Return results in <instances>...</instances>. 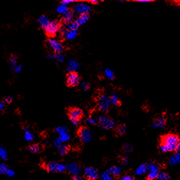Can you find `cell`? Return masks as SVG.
Returning <instances> with one entry per match:
<instances>
[{"label":"cell","instance_id":"cell-25","mask_svg":"<svg viewBox=\"0 0 180 180\" xmlns=\"http://www.w3.org/2000/svg\"><path fill=\"white\" fill-rule=\"evenodd\" d=\"M111 103L112 104H113L114 105L117 106V107H120V106L122 105L121 101L118 99V97H117L115 94L112 95V96L111 97Z\"/></svg>","mask_w":180,"mask_h":180},{"label":"cell","instance_id":"cell-50","mask_svg":"<svg viewBox=\"0 0 180 180\" xmlns=\"http://www.w3.org/2000/svg\"><path fill=\"white\" fill-rule=\"evenodd\" d=\"M0 112H1V110H0Z\"/></svg>","mask_w":180,"mask_h":180},{"label":"cell","instance_id":"cell-8","mask_svg":"<svg viewBox=\"0 0 180 180\" xmlns=\"http://www.w3.org/2000/svg\"><path fill=\"white\" fill-rule=\"evenodd\" d=\"M111 103V97H109L107 94L101 95L98 103L99 110L103 112H107Z\"/></svg>","mask_w":180,"mask_h":180},{"label":"cell","instance_id":"cell-43","mask_svg":"<svg viewBox=\"0 0 180 180\" xmlns=\"http://www.w3.org/2000/svg\"><path fill=\"white\" fill-rule=\"evenodd\" d=\"M77 63H76L75 61H71L70 63H69V67H70V68H73V69H77Z\"/></svg>","mask_w":180,"mask_h":180},{"label":"cell","instance_id":"cell-49","mask_svg":"<svg viewBox=\"0 0 180 180\" xmlns=\"http://www.w3.org/2000/svg\"><path fill=\"white\" fill-rule=\"evenodd\" d=\"M3 107H4L3 103H1V102H0V110H1Z\"/></svg>","mask_w":180,"mask_h":180},{"label":"cell","instance_id":"cell-24","mask_svg":"<svg viewBox=\"0 0 180 180\" xmlns=\"http://www.w3.org/2000/svg\"><path fill=\"white\" fill-rule=\"evenodd\" d=\"M79 23H77V21H73L72 23H71L69 25L67 26V29L70 31H77V30L79 29Z\"/></svg>","mask_w":180,"mask_h":180},{"label":"cell","instance_id":"cell-1","mask_svg":"<svg viewBox=\"0 0 180 180\" xmlns=\"http://www.w3.org/2000/svg\"><path fill=\"white\" fill-rule=\"evenodd\" d=\"M180 146V136L174 133H168L160 138L159 151L161 152L178 151Z\"/></svg>","mask_w":180,"mask_h":180},{"label":"cell","instance_id":"cell-44","mask_svg":"<svg viewBox=\"0 0 180 180\" xmlns=\"http://www.w3.org/2000/svg\"><path fill=\"white\" fill-rule=\"evenodd\" d=\"M7 174L9 177H13L15 175V172H14V171L12 170H9L7 174Z\"/></svg>","mask_w":180,"mask_h":180},{"label":"cell","instance_id":"cell-38","mask_svg":"<svg viewBox=\"0 0 180 180\" xmlns=\"http://www.w3.org/2000/svg\"><path fill=\"white\" fill-rule=\"evenodd\" d=\"M55 145L56 146L58 147V148H60V147L62 146V141L59 139V138H56L55 140Z\"/></svg>","mask_w":180,"mask_h":180},{"label":"cell","instance_id":"cell-18","mask_svg":"<svg viewBox=\"0 0 180 180\" xmlns=\"http://www.w3.org/2000/svg\"><path fill=\"white\" fill-rule=\"evenodd\" d=\"M148 172V164H143L138 166L136 170V174L137 175H142Z\"/></svg>","mask_w":180,"mask_h":180},{"label":"cell","instance_id":"cell-42","mask_svg":"<svg viewBox=\"0 0 180 180\" xmlns=\"http://www.w3.org/2000/svg\"><path fill=\"white\" fill-rule=\"evenodd\" d=\"M75 0H64V1L61 2V4H70V3H73V2H75Z\"/></svg>","mask_w":180,"mask_h":180},{"label":"cell","instance_id":"cell-37","mask_svg":"<svg viewBox=\"0 0 180 180\" xmlns=\"http://www.w3.org/2000/svg\"><path fill=\"white\" fill-rule=\"evenodd\" d=\"M120 180H135V178L131 175H125L121 177Z\"/></svg>","mask_w":180,"mask_h":180},{"label":"cell","instance_id":"cell-27","mask_svg":"<svg viewBox=\"0 0 180 180\" xmlns=\"http://www.w3.org/2000/svg\"><path fill=\"white\" fill-rule=\"evenodd\" d=\"M170 179V175L166 172H160L158 175L157 180H168Z\"/></svg>","mask_w":180,"mask_h":180},{"label":"cell","instance_id":"cell-20","mask_svg":"<svg viewBox=\"0 0 180 180\" xmlns=\"http://www.w3.org/2000/svg\"><path fill=\"white\" fill-rule=\"evenodd\" d=\"M126 132V126L125 125H119L115 128V134L117 136H123Z\"/></svg>","mask_w":180,"mask_h":180},{"label":"cell","instance_id":"cell-2","mask_svg":"<svg viewBox=\"0 0 180 180\" xmlns=\"http://www.w3.org/2000/svg\"><path fill=\"white\" fill-rule=\"evenodd\" d=\"M61 27V22L56 19V20L50 22L48 25L43 28V30H44V32L47 38L48 39H52L56 36L58 31H60Z\"/></svg>","mask_w":180,"mask_h":180},{"label":"cell","instance_id":"cell-32","mask_svg":"<svg viewBox=\"0 0 180 180\" xmlns=\"http://www.w3.org/2000/svg\"><path fill=\"white\" fill-rule=\"evenodd\" d=\"M105 73L106 77H107L109 79H110V80L114 79V78H115L114 73L111 70H110V69H106L105 71Z\"/></svg>","mask_w":180,"mask_h":180},{"label":"cell","instance_id":"cell-9","mask_svg":"<svg viewBox=\"0 0 180 180\" xmlns=\"http://www.w3.org/2000/svg\"><path fill=\"white\" fill-rule=\"evenodd\" d=\"M47 43L49 45V47L52 49V51L55 53H61L64 48L62 43H61L57 40H53V39H48Z\"/></svg>","mask_w":180,"mask_h":180},{"label":"cell","instance_id":"cell-11","mask_svg":"<svg viewBox=\"0 0 180 180\" xmlns=\"http://www.w3.org/2000/svg\"><path fill=\"white\" fill-rule=\"evenodd\" d=\"M84 177L86 180H96L98 179V171L94 167H87L84 170Z\"/></svg>","mask_w":180,"mask_h":180},{"label":"cell","instance_id":"cell-6","mask_svg":"<svg viewBox=\"0 0 180 180\" xmlns=\"http://www.w3.org/2000/svg\"><path fill=\"white\" fill-rule=\"evenodd\" d=\"M77 134L82 143H88L92 140V134L87 127H79L77 131Z\"/></svg>","mask_w":180,"mask_h":180},{"label":"cell","instance_id":"cell-13","mask_svg":"<svg viewBox=\"0 0 180 180\" xmlns=\"http://www.w3.org/2000/svg\"><path fill=\"white\" fill-rule=\"evenodd\" d=\"M66 171L73 176H78L80 173V166L77 163H69L66 166Z\"/></svg>","mask_w":180,"mask_h":180},{"label":"cell","instance_id":"cell-39","mask_svg":"<svg viewBox=\"0 0 180 180\" xmlns=\"http://www.w3.org/2000/svg\"><path fill=\"white\" fill-rule=\"evenodd\" d=\"M128 161H129V160H128V156H123V157H122V162H123V164H127L128 163Z\"/></svg>","mask_w":180,"mask_h":180},{"label":"cell","instance_id":"cell-5","mask_svg":"<svg viewBox=\"0 0 180 180\" xmlns=\"http://www.w3.org/2000/svg\"><path fill=\"white\" fill-rule=\"evenodd\" d=\"M81 80L82 78L77 71H70L66 76V84L68 87L77 86L81 82Z\"/></svg>","mask_w":180,"mask_h":180},{"label":"cell","instance_id":"cell-34","mask_svg":"<svg viewBox=\"0 0 180 180\" xmlns=\"http://www.w3.org/2000/svg\"><path fill=\"white\" fill-rule=\"evenodd\" d=\"M67 10H68V8H67V6L66 5H64V4H61V5L58 6L57 8L58 12L59 13H61V14H64Z\"/></svg>","mask_w":180,"mask_h":180},{"label":"cell","instance_id":"cell-40","mask_svg":"<svg viewBox=\"0 0 180 180\" xmlns=\"http://www.w3.org/2000/svg\"><path fill=\"white\" fill-rule=\"evenodd\" d=\"M4 103H6L7 104H10L13 101V98L12 97H6L4 99Z\"/></svg>","mask_w":180,"mask_h":180},{"label":"cell","instance_id":"cell-3","mask_svg":"<svg viewBox=\"0 0 180 180\" xmlns=\"http://www.w3.org/2000/svg\"><path fill=\"white\" fill-rule=\"evenodd\" d=\"M67 115L69 116V120L73 125H77L79 124L80 121L83 118L84 112L80 108L69 107L67 110Z\"/></svg>","mask_w":180,"mask_h":180},{"label":"cell","instance_id":"cell-17","mask_svg":"<svg viewBox=\"0 0 180 180\" xmlns=\"http://www.w3.org/2000/svg\"><path fill=\"white\" fill-rule=\"evenodd\" d=\"M121 171H122V169H121L120 166H112L111 168H110V170H107V172H109L112 176L118 177L120 174Z\"/></svg>","mask_w":180,"mask_h":180},{"label":"cell","instance_id":"cell-36","mask_svg":"<svg viewBox=\"0 0 180 180\" xmlns=\"http://www.w3.org/2000/svg\"><path fill=\"white\" fill-rule=\"evenodd\" d=\"M123 149L125 152H130L132 150V146L130 144H125L123 146Z\"/></svg>","mask_w":180,"mask_h":180},{"label":"cell","instance_id":"cell-48","mask_svg":"<svg viewBox=\"0 0 180 180\" xmlns=\"http://www.w3.org/2000/svg\"><path fill=\"white\" fill-rule=\"evenodd\" d=\"M136 2H151L153 1L152 0H137Z\"/></svg>","mask_w":180,"mask_h":180},{"label":"cell","instance_id":"cell-22","mask_svg":"<svg viewBox=\"0 0 180 180\" xmlns=\"http://www.w3.org/2000/svg\"><path fill=\"white\" fill-rule=\"evenodd\" d=\"M70 151V146L69 145H62L60 147L59 149H58V151H59V154L61 156H65L66 155L67 153L69 152Z\"/></svg>","mask_w":180,"mask_h":180},{"label":"cell","instance_id":"cell-47","mask_svg":"<svg viewBox=\"0 0 180 180\" xmlns=\"http://www.w3.org/2000/svg\"><path fill=\"white\" fill-rule=\"evenodd\" d=\"M99 1L98 0H90V1H89V3H91L92 4H99Z\"/></svg>","mask_w":180,"mask_h":180},{"label":"cell","instance_id":"cell-4","mask_svg":"<svg viewBox=\"0 0 180 180\" xmlns=\"http://www.w3.org/2000/svg\"><path fill=\"white\" fill-rule=\"evenodd\" d=\"M42 167L48 172H64L66 166L61 163L56 161H48L42 164Z\"/></svg>","mask_w":180,"mask_h":180},{"label":"cell","instance_id":"cell-30","mask_svg":"<svg viewBox=\"0 0 180 180\" xmlns=\"http://www.w3.org/2000/svg\"><path fill=\"white\" fill-rule=\"evenodd\" d=\"M59 139L61 140L62 142L64 141H67L69 139V133H68V131L67 132H65V133H63L61 134H60L59 135Z\"/></svg>","mask_w":180,"mask_h":180},{"label":"cell","instance_id":"cell-19","mask_svg":"<svg viewBox=\"0 0 180 180\" xmlns=\"http://www.w3.org/2000/svg\"><path fill=\"white\" fill-rule=\"evenodd\" d=\"M180 162V153L176 152L171 157L170 164V165H176Z\"/></svg>","mask_w":180,"mask_h":180},{"label":"cell","instance_id":"cell-26","mask_svg":"<svg viewBox=\"0 0 180 180\" xmlns=\"http://www.w3.org/2000/svg\"><path fill=\"white\" fill-rule=\"evenodd\" d=\"M9 170L10 169H9L8 166L6 164H0V174H6Z\"/></svg>","mask_w":180,"mask_h":180},{"label":"cell","instance_id":"cell-23","mask_svg":"<svg viewBox=\"0 0 180 180\" xmlns=\"http://www.w3.org/2000/svg\"><path fill=\"white\" fill-rule=\"evenodd\" d=\"M160 166L156 163H151L148 164V172H159Z\"/></svg>","mask_w":180,"mask_h":180},{"label":"cell","instance_id":"cell-33","mask_svg":"<svg viewBox=\"0 0 180 180\" xmlns=\"http://www.w3.org/2000/svg\"><path fill=\"white\" fill-rule=\"evenodd\" d=\"M0 157L2 158V159H6L7 158V153H6V151L4 148H0Z\"/></svg>","mask_w":180,"mask_h":180},{"label":"cell","instance_id":"cell-41","mask_svg":"<svg viewBox=\"0 0 180 180\" xmlns=\"http://www.w3.org/2000/svg\"><path fill=\"white\" fill-rule=\"evenodd\" d=\"M86 122L89 123H90V124H92V125H97V121L94 120V119H92V118H89L86 120Z\"/></svg>","mask_w":180,"mask_h":180},{"label":"cell","instance_id":"cell-7","mask_svg":"<svg viewBox=\"0 0 180 180\" xmlns=\"http://www.w3.org/2000/svg\"><path fill=\"white\" fill-rule=\"evenodd\" d=\"M99 127L105 130L112 129L116 126V122L112 118L107 116L99 117L98 120V123Z\"/></svg>","mask_w":180,"mask_h":180},{"label":"cell","instance_id":"cell-12","mask_svg":"<svg viewBox=\"0 0 180 180\" xmlns=\"http://www.w3.org/2000/svg\"><path fill=\"white\" fill-rule=\"evenodd\" d=\"M73 15H74V12H73L72 8L68 9V10L62 15L61 22L63 24L68 25L71 23H72L73 21Z\"/></svg>","mask_w":180,"mask_h":180},{"label":"cell","instance_id":"cell-15","mask_svg":"<svg viewBox=\"0 0 180 180\" xmlns=\"http://www.w3.org/2000/svg\"><path fill=\"white\" fill-rule=\"evenodd\" d=\"M27 150L32 153H38L43 150L42 146L39 144H34L27 147Z\"/></svg>","mask_w":180,"mask_h":180},{"label":"cell","instance_id":"cell-35","mask_svg":"<svg viewBox=\"0 0 180 180\" xmlns=\"http://www.w3.org/2000/svg\"><path fill=\"white\" fill-rule=\"evenodd\" d=\"M10 63H11V66H15V65L17 64V57L14 55H12L10 57Z\"/></svg>","mask_w":180,"mask_h":180},{"label":"cell","instance_id":"cell-28","mask_svg":"<svg viewBox=\"0 0 180 180\" xmlns=\"http://www.w3.org/2000/svg\"><path fill=\"white\" fill-rule=\"evenodd\" d=\"M159 172H149V174L147 175L146 179L147 180H155L157 179L158 175Z\"/></svg>","mask_w":180,"mask_h":180},{"label":"cell","instance_id":"cell-10","mask_svg":"<svg viewBox=\"0 0 180 180\" xmlns=\"http://www.w3.org/2000/svg\"><path fill=\"white\" fill-rule=\"evenodd\" d=\"M72 10H73V12L76 13H78V14L81 15V14H84V13H87L89 14L91 11H92V9L88 4H86L85 3H78L77 4H75L73 6V7L72 8Z\"/></svg>","mask_w":180,"mask_h":180},{"label":"cell","instance_id":"cell-31","mask_svg":"<svg viewBox=\"0 0 180 180\" xmlns=\"http://www.w3.org/2000/svg\"><path fill=\"white\" fill-rule=\"evenodd\" d=\"M25 139L27 141H30L33 139V136L32 134L30 133V131H28V130L26 129L25 132Z\"/></svg>","mask_w":180,"mask_h":180},{"label":"cell","instance_id":"cell-16","mask_svg":"<svg viewBox=\"0 0 180 180\" xmlns=\"http://www.w3.org/2000/svg\"><path fill=\"white\" fill-rule=\"evenodd\" d=\"M89 19H90V14H87V13H84V14H81L79 15L78 17L76 19V21L79 23V25H84L85 24L86 22H88Z\"/></svg>","mask_w":180,"mask_h":180},{"label":"cell","instance_id":"cell-46","mask_svg":"<svg viewBox=\"0 0 180 180\" xmlns=\"http://www.w3.org/2000/svg\"><path fill=\"white\" fill-rule=\"evenodd\" d=\"M72 180H85V179H83L82 177H79V176H73Z\"/></svg>","mask_w":180,"mask_h":180},{"label":"cell","instance_id":"cell-45","mask_svg":"<svg viewBox=\"0 0 180 180\" xmlns=\"http://www.w3.org/2000/svg\"><path fill=\"white\" fill-rule=\"evenodd\" d=\"M82 87H83L84 90H87L90 89V85H89L87 83H84L83 84H82Z\"/></svg>","mask_w":180,"mask_h":180},{"label":"cell","instance_id":"cell-21","mask_svg":"<svg viewBox=\"0 0 180 180\" xmlns=\"http://www.w3.org/2000/svg\"><path fill=\"white\" fill-rule=\"evenodd\" d=\"M38 23L40 24V25L41 26V27L44 28L45 27H46V26L48 25V23H50L48 18L46 16H45V15H43V16H41L40 18L38 19Z\"/></svg>","mask_w":180,"mask_h":180},{"label":"cell","instance_id":"cell-29","mask_svg":"<svg viewBox=\"0 0 180 180\" xmlns=\"http://www.w3.org/2000/svg\"><path fill=\"white\" fill-rule=\"evenodd\" d=\"M101 179L102 180H113L112 176L107 172V171L106 172H104L103 174H102Z\"/></svg>","mask_w":180,"mask_h":180},{"label":"cell","instance_id":"cell-14","mask_svg":"<svg viewBox=\"0 0 180 180\" xmlns=\"http://www.w3.org/2000/svg\"><path fill=\"white\" fill-rule=\"evenodd\" d=\"M166 123V118L165 116L162 115L159 118L155 119L153 123V128H164Z\"/></svg>","mask_w":180,"mask_h":180}]
</instances>
